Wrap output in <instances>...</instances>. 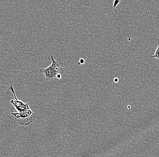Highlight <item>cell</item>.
<instances>
[{"instance_id": "6da1fadb", "label": "cell", "mask_w": 159, "mask_h": 157, "mask_svg": "<svg viewBox=\"0 0 159 157\" xmlns=\"http://www.w3.org/2000/svg\"><path fill=\"white\" fill-rule=\"evenodd\" d=\"M49 56L51 64L46 68H41L40 71L43 73L46 81H53L57 75L64 73V62L60 58L55 60L52 55Z\"/></svg>"}, {"instance_id": "7a4b0ae2", "label": "cell", "mask_w": 159, "mask_h": 157, "mask_svg": "<svg viewBox=\"0 0 159 157\" xmlns=\"http://www.w3.org/2000/svg\"><path fill=\"white\" fill-rule=\"evenodd\" d=\"M11 114L20 124L25 126L34 122L36 118L35 114L31 110L23 113H13Z\"/></svg>"}, {"instance_id": "3957f363", "label": "cell", "mask_w": 159, "mask_h": 157, "mask_svg": "<svg viewBox=\"0 0 159 157\" xmlns=\"http://www.w3.org/2000/svg\"><path fill=\"white\" fill-rule=\"evenodd\" d=\"M10 90L11 91V92H12L14 96L15 99H16L15 101L13 100H11L10 101V103L13 105L15 109L16 110L18 113H23V112H27V111L30 110L28 104L24 103L22 101H19V100L17 99L16 96V94H15L14 90V88L12 86H11Z\"/></svg>"}, {"instance_id": "277c9868", "label": "cell", "mask_w": 159, "mask_h": 157, "mask_svg": "<svg viewBox=\"0 0 159 157\" xmlns=\"http://www.w3.org/2000/svg\"><path fill=\"white\" fill-rule=\"evenodd\" d=\"M151 58H156L157 59H159V44L156 49V52L153 56H152Z\"/></svg>"}, {"instance_id": "5b68a950", "label": "cell", "mask_w": 159, "mask_h": 157, "mask_svg": "<svg viewBox=\"0 0 159 157\" xmlns=\"http://www.w3.org/2000/svg\"><path fill=\"white\" fill-rule=\"evenodd\" d=\"M80 64H83L84 62V59H82V58L80 59Z\"/></svg>"}, {"instance_id": "8992f818", "label": "cell", "mask_w": 159, "mask_h": 157, "mask_svg": "<svg viewBox=\"0 0 159 157\" xmlns=\"http://www.w3.org/2000/svg\"><path fill=\"white\" fill-rule=\"evenodd\" d=\"M61 77H62V76H61V74H58L57 76V78H58V79H61Z\"/></svg>"}, {"instance_id": "52a82bcc", "label": "cell", "mask_w": 159, "mask_h": 157, "mask_svg": "<svg viewBox=\"0 0 159 157\" xmlns=\"http://www.w3.org/2000/svg\"><path fill=\"white\" fill-rule=\"evenodd\" d=\"M118 81H119V79H118V78H115V79H114V81H115V82H118Z\"/></svg>"}]
</instances>
